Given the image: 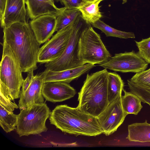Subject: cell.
Returning <instances> with one entry per match:
<instances>
[{"instance_id":"6da1fadb","label":"cell","mask_w":150,"mask_h":150,"mask_svg":"<svg viewBox=\"0 0 150 150\" xmlns=\"http://www.w3.org/2000/svg\"><path fill=\"white\" fill-rule=\"evenodd\" d=\"M3 29V40L17 57L22 72L28 73L36 70L41 44L37 40L30 23L16 22Z\"/></svg>"},{"instance_id":"7a4b0ae2","label":"cell","mask_w":150,"mask_h":150,"mask_svg":"<svg viewBox=\"0 0 150 150\" xmlns=\"http://www.w3.org/2000/svg\"><path fill=\"white\" fill-rule=\"evenodd\" d=\"M49 118L51 124L64 133L88 136L103 133L96 117L66 105L56 106Z\"/></svg>"},{"instance_id":"3957f363","label":"cell","mask_w":150,"mask_h":150,"mask_svg":"<svg viewBox=\"0 0 150 150\" xmlns=\"http://www.w3.org/2000/svg\"><path fill=\"white\" fill-rule=\"evenodd\" d=\"M107 69L87 74L83 85L78 93L80 111L97 117L109 103L108 96V73Z\"/></svg>"},{"instance_id":"277c9868","label":"cell","mask_w":150,"mask_h":150,"mask_svg":"<svg viewBox=\"0 0 150 150\" xmlns=\"http://www.w3.org/2000/svg\"><path fill=\"white\" fill-rule=\"evenodd\" d=\"M0 66V96L11 101L19 98L24 79L18 59L4 40Z\"/></svg>"},{"instance_id":"5b68a950","label":"cell","mask_w":150,"mask_h":150,"mask_svg":"<svg viewBox=\"0 0 150 150\" xmlns=\"http://www.w3.org/2000/svg\"><path fill=\"white\" fill-rule=\"evenodd\" d=\"M78 56L85 64H101L112 56L103 42L100 36L91 24L82 32L79 41Z\"/></svg>"},{"instance_id":"8992f818","label":"cell","mask_w":150,"mask_h":150,"mask_svg":"<svg viewBox=\"0 0 150 150\" xmlns=\"http://www.w3.org/2000/svg\"><path fill=\"white\" fill-rule=\"evenodd\" d=\"M51 113L49 108L45 103L34 104L20 110L18 115L16 129L20 137L30 135H40L45 132L47 120Z\"/></svg>"},{"instance_id":"52a82bcc","label":"cell","mask_w":150,"mask_h":150,"mask_svg":"<svg viewBox=\"0 0 150 150\" xmlns=\"http://www.w3.org/2000/svg\"><path fill=\"white\" fill-rule=\"evenodd\" d=\"M87 24L80 15L76 21L67 45L62 55L54 61L46 63L45 67L54 71H62L78 67L85 64L78 56L79 41L81 34Z\"/></svg>"},{"instance_id":"ba28073f","label":"cell","mask_w":150,"mask_h":150,"mask_svg":"<svg viewBox=\"0 0 150 150\" xmlns=\"http://www.w3.org/2000/svg\"><path fill=\"white\" fill-rule=\"evenodd\" d=\"M76 20L57 32L40 47L38 56V63L50 62L55 60L62 55L67 45Z\"/></svg>"},{"instance_id":"9c48e42d","label":"cell","mask_w":150,"mask_h":150,"mask_svg":"<svg viewBox=\"0 0 150 150\" xmlns=\"http://www.w3.org/2000/svg\"><path fill=\"white\" fill-rule=\"evenodd\" d=\"M148 64L134 51L115 54L99 66L104 69L122 73H137L145 70Z\"/></svg>"},{"instance_id":"30bf717a","label":"cell","mask_w":150,"mask_h":150,"mask_svg":"<svg viewBox=\"0 0 150 150\" xmlns=\"http://www.w3.org/2000/svg\"><path fill=\"white\" fill-rule=\"evenodd\" d=\"M121 96L109 103L97 117L98 121L106 136L116 131L122 123L127 115L124 111L122 104Z\"/></svg>"},{"instance_id":"8fae6325","label":"cell","mask_w":150,"mask_h":150,"mask_svg":"<svg viewBox=\"0 0 150 150\" xmlns=\"http://www.w3.org/2000/svg\"><path fill=\"white\" fill-rule=\"evenodd\" d=\"M48 69L34 76L32 81L25 91L20 94L18 106L21 110L34 104L44 103L42 94L44 81Z\"/></svg>"},{"instance_id":"7c38bea8","label":"cell","mask_w":150,"mask_h":150,"mask_svg":"<svg viewBox=\"0 0 150 150\" xmlns=\"http://www.w3.org/2000/svg\"><path fill=\"white\" fill-rule=\"evenodd\" d=\"M76 90L68 83L62 81L43 83L42 95L45 99L52 102H60L73 97Z\"/></svg>"},{"instance_id":"4fadbf2b","label":"cell","mask_w":150,"mask_h":150,"mask_svg":"<svg viewBox=\"0 0 150 150\" xmlns=\"http://www.w3.org/2000/svg\"><path fill=\"white\" fill-rule=\"evenodd\" d=\"M29 23L37 40L41 44L49 40L56 32V16L42 15L32 20Z\"/></svg>"},{"instance_id":"5bb4252c","label":"cell","mask_w":150,"mask_h":150,"mask_svg":"<svg viewBox=\"0 0 150 150\" xmlns=\"http://www.w3.org/2000/svg\"><path fill=\"white\" fill-rule=\"evenodd\" d=\"M25 4V0H7L1 27L4 29L17 22L27 23Z\"/></svg>"},{"instance_id":"9a60e30c","label":"cell","mask_w":150,"mask_h":150,"mask_svg":"<svg viewBox=\"0 0 150 150\" xmlns=\"http://www.w3.org/2000/svg\"><path fill=\"white\" fill-rule=\"evenodd\" d=\"M25 1L27 15L31 20L44 14H51L57 16L65 8H58L56 6L54 1L58 2L60 1V0Z\"/></svg>"},{"instance_id":"2e32d148","label":"cell","mask_w":150,"mask_h":150,"mask_svg":"<svg viewBox=\"0 0 150 150\" xmlns=\"http://www.w3.org/2000/svg\"><path fill=\"white\" fill-rule=\"evenodd\" d=\"M95 66L94 64L87 63L78 67L61 71H54L48 69L44 82L62 81L69 83L87 72Z\"/></svg>"},{"instance_id":"e0dca14e","label":"cell","mask_w":150,"mask_h":150,"mask_svg":"<svg viewBox=\"0 0 150 150\" xmlns=\"http://www.w3.org/2000/svg\"><path fill=\"white\" fill-rule=\"evenodd\" d=\"M18 108L15 103L0 96V125L6 133L16 129L18 115L13 111Z\"/></svg>"},{"instance_id":"ac0fdd59","label":"cell","mask_w":150,"mask_h":150,"mask_svg":"<svg viewBox=\"0 0 150 150\" xmlns=\"http://www.w3.org/2000/svg\"><path fill=\"white\" fill-rule=\"evenodd\" d=\"M126 138L130 142H150V124L147 120L142 123H135L128 125Z\"/></svg>"},{"instance_id":"d6986e66","label":"cell","mask_w":150,"mask_h":150,"mask_svg":"<svg viewBox=\"0 0 150 150\" xmlns=\"http://www.w3.org/2000/svg\"><path fill=\"white\" fill-rule=\"evenodd\" d=\"M124 83L121 77L115 72H108V96L109 103L122 96Z\"/></svg>"},{"instance_id":"ffe728a7","label":"cell","mask_w":150,"mask_h":150,"mask_svg":"<svg viewBox=\"0 0 150 150\" xmlns=\"http://www.w3.org/2000/svg\"><path fill=\"white\" fill-rule=\"evenodd\" d=\"M100 0L87 2L78 9L83 20L88 24H92L102 17L98 5Z\"/></svg>"},{"instance_id":"44dd1931","label":"cell","mask_w":150,"mask_h":150,"mask_svg":"<svg viewBox=\"0 0 150 150\" xmlns=\"http://www.w3.org/2000/svg\"><path fill=\"white\" fill-rule=\"evenodd\" d=\"M123 91L124 94L121 96V101L124 111L127 115H137L143 107L141 100L133 92H127L124 89Z\"/></svg>"},{"instance_id":"7402d4cb","label":"cell","mask_w":150,"mask_h":150,"mask_svg":"<svg viewBox=\"0 0 150 150\" xmlns=\"http://www.w3.org/2000/svg\"><path fill=\"white\" fill-rule=\"evenodd\" d=\"M81 15L78 9L66 8L56 16L57 24L56 32H58L73 23Z\"/></svg>"},{"instance_id":"603a6c76","label":"cell","mask_w":150,"mask_h":150,"mask_svg":"<svg viewBox=\"0 0 150 150\" xmlns=\"http://www.w3.org/2000/svg\"><path fill=\"white\" fill-rule=\"evenodd\" d=\"M92 25L93 27L100 30L107 37H113L125 39L135 38L133 33L127 32L117 30L106 24L100 19Z\"/></svg>"},{"instance_id":"cb8c5ba5","label":"cell","mask_w":150,"mask_h":150,"mask_svg":"<svg viewBox=\"0 0 150 150\" xmlns=\"http://www.w3.org/2000/svg\"><path fill=\"white\" fill-rule=\"evenodd\" d=\"M128 86L131 91L140 99L142 102L148 104L150 106V88L137 85L127 80Z\"/></svg>"},{"instance_id":"d4e9b609","label":"cell","mask_w":150,"mask_h":150,"mask_svg":"<svg viewBox=\"0 0 150 150\" xmlns=\"http://www.w3.org/2000/svg\"><path fill=\"white\" fill-rule=\"evenodd\" d=\"M130 80L137 85L150 88V68L136 73Z\"/></svg>"},{"instance_id":"484cf974","label":"cell","mask_w":150,"mask_h":150,"mask_svg":"<svg viewBox=\"0 0 150 150\" xmlns=\"http://www.w3.org/2000/svg\"><path fill=\"white\" fill-rule=\"evenodd\" d=\"M135 42L138 49L137 54L147 63L150 64V37L139 42L135 41Z\"/></svg>"},{"instance_id":"4316f807","label":"cell","mask_w":150,"mask_h":150,"mask_svg":"<svg viewBox=\"0 0 150 150\" xmlns=\"http://www.w3.org/2000/svg\"><path fill=\"white\" fill-rule=\"evenodd\" d=\"M67 9H78L87 1L84 0H60Z\"/></svg>"},{"instance_id":"83f0119b","label":"cell","mask_w":150,"mask_h":150,"mask_svg":"<svg viewBox=\"0 0 150 150\" xmlns=\"http://www.w3.org/2000/svg\"><path fill=\"white\" fill-rule=\"evenodd\" d=\"M33 71L32 70L27 73V76L24 80L23 83L20 94L23 93L31 83L34 76Z\"/></svg>"},{"instance_id":"f1b7e54d","label":"cell","mask_w":150,"mask_h":150,"mask_svg":"<svg viewBox=\"0 0 150 150\" xmlns=\"http://www.w3.org/2000/svg\"><path fill=\"white\" fill-rule=\"evenodd\" d=\"M7 0H0V19L1 26L3 25Z\"/></svg>"},{"instance_id":"f546056e","label":"cell","mask_w":150,"mask_h":150,"mask_svg":"<svg viewBox=\"0 0 150 150\" xmlns=\"http://www.w3.org/2000/svg\"><path fill=\"white\" fill-rule=\"evenodd\" d=\"M122 4H125L127 2V0H122Z\"/></svg>"},{"instance_id":"4dcf8cb0","label":"cell","mask_w":150,"mask_h":150,"mask_svg":"<svg viewBox=\"0 0 150 150\" xmlns=\"http://www.w3.org/2000/svg\"><path fill=\"white\" fill-rule=\"evenodd\" d=\"M84 0L87 2H88V1H94V0Z\"/></svg>"},{"instance_id":"1f68e13d","label":"cell","mask_w":150,"mask_h":150,"mask_svg":"<svg viewBox=\"0 0 150 150\" xmlns=\"http://www.w3.org/2000/svg\"><path fill=\"white\" fill-rule=\"evenodd\" d=\"M100 0L101 1H103V0Z\"/></svg>"}]
</instances>
